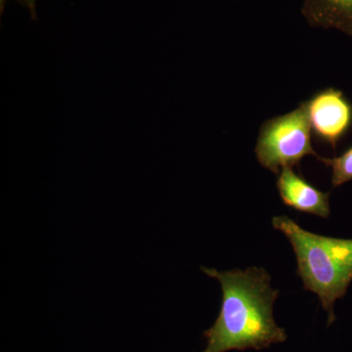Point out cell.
Wrapping results in <instances>:
<instances>
[{
  "instance_id": "8",
  "label": "cell",
  "mask_w": 352,
  "mask_h": 352,
  "mask_svg": "<svg viewBox=\"0 0 352 352\" xmlns=\"http://www.w3.org/2000/svg\"><path fill=\"white\" fill-rule=\"evenodd\" d=\"M19 3L24 6L29 10L32 19L36 18V0H17Z\"/></svg>"
},
{
  "instance_id": "4",
  "label": "cell",
  "mask_w": 352,
  "mask_h": 352,
  "mask_svg": "<svg viewBox=\"0 0 352 352\" xmlns=\"http://www.w3.org/2000/svg\"><path fill=\"white\" fill-rule=\"evenodd\" d=\"M305 104L315 138L337 149L352 129V102L342 90L328 87L312 95Z\"/></svg>"
},
{
  "instance_id": "6",
  "label": "cell",
  "mask_w": 352,
  "mask_h": 352,
  "mask_svg": "<svg viewBox=\"0 0 352 352\" xmlns=\"http://www.w3.org/2000/svg\"><path fill=\"white\" fill-rule=\"evenodd\" d=\"M302 13L314 27L352 36V0H303Z\"/></svg>"
},
{
  "instance_id": "7",
  "label": "cell",
  "mask_w": 352,
  "mask_h": 352,
  "mask_svg": "<svg viewBox=\"0 0 352 352\" xmlns=\"http://www.w3.org/2000/svg\"><path fill=\"white\" fill-rule=\"evenodd\" d=\"M322 163L332 170V186L333 188L352 180V146L339 157H323L319 155L317 157Z\"/></svg>"
},
{
  "instance_id": "3",
  "label": "cell",
  "mask_w": 352,
  "mask_h": 352,
  "mask_svg": "<svg viewBox=\"0 0 352 352\" xmlns=\"http://www.w3.org/2000/svg\"><path fill=\"white\" fill-rule=\"evenodd\" d=\"M254 153L258 163L275 175L282 168H294L305 156L319 157L312 146L305 102L295 110L263 122Z\"/></svg>"
},
{
  "instance_id": "2",
  "label": "cell",
  "mask_w": 352,
  "mask_h": 352,
  "mask_svg": "<svg viewBox=\"0 0 352 352\" xmlns=\"http://www.w3.org/2000/svg\"><path fill=\"white\" fill-rule=\"evenodd\" d=\"M272 226L288 238L303 288L318 296L331 325L336 321L335 303L352 281V240L317 235L284 215L273 217Z\"/></svg>"
},
{
  "instance_id": "1",
  "label": "cell",
  "mask_w": 352,
  "mask_h": 352,
  "mask_svg": "<svg viewBox=\"0 0 352 352\" xmlns=\"http://www.w3.org/2000/svg\"><path fill=\"white\" fill-rule=\"evenodd\" d=\"M201 270L217 279L222 291L219 317L204 333L207 347L203 352L261 351L287 340L273 317L279 291L271 287L270 275L264 268L219 271L201 266Z\"/></svg>"
},
{
  "instance_id": "5",
  "label": "cell",
  "mask_w": 352,
  "mask_h": 352,
  "mask_svg": "<svg viewBox=\"0 0 352 352\" xmlns=\"http://www.w3.org/2000/svg\"><path fill=\"white\" fill-rule=\"evenodd\" d=\"M276 185L282 201L288 207L322 219L330 217V193L317 189L293 168H282Z\"/></svg>"
}]
</instances>
